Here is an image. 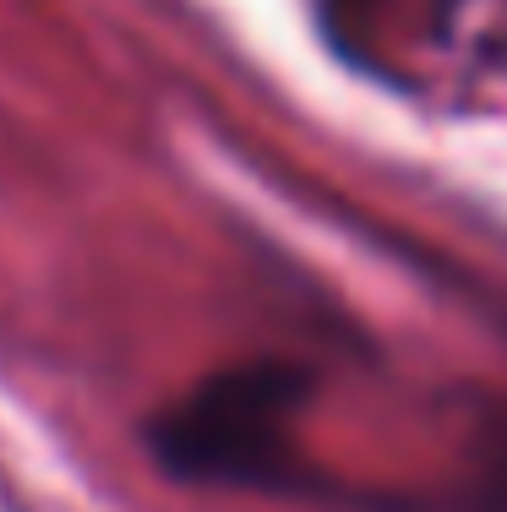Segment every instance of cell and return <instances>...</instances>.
Wrapping results in <instances>:
<instances>
[{"label":"cell","instance_id":"1","mask_svg":"<svg viewBox=\"0 0 507 512\" xmlns=\"http://www.w3.org/2000/svg\"><path fill=\"white\" fill-rule=\"evenodd\" d=\"M306 398V371L284 360H257L202 382L159 414L148 431L153 458L175 480H273L284 469L289 420Z\"/></svg>","mask_w":507,"mask_h":512}]
</instances>
